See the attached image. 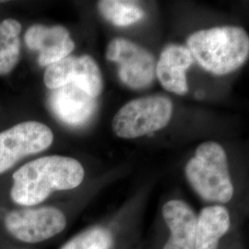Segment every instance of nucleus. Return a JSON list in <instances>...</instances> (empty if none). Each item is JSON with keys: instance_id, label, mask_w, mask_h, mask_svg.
<instances>
[{"instance_id": "nucleus-8", "label": "nucleus", "mask_w": 249, "mask_h": 249, "mask_svg": "<svg viewBox=\"0 0 249 249\" xmlns=\"http://www.w3.org/2000/svg\"><path fill=\"white\" fill-rule=\"evenodd\" d=\"M45 86L57 89L74 84L93 98L98 97L103 89V78L98 65L89 55H69L47 67L44 77Z\"/></svg>"}, {"instance_id": "nucleus-12", "label": "nucleus", "mask_w": 249, "mask_h": 249, "mask_svg": "<svg viewBox=\"0 0 249 249\" xmlns=\"http://www.w3.org/2000/svg\"><path fill=\"white\" fill-rule=\"evenodd\" d=\"M193 63L194 58L186 46H166L160 53L155 69L161 86L176 94H186L188 91L186 71Z\"/></svg>"}, {"instance_id": "nucleus-10", "label": "nucleus", "mask_w": 249, "mask_h": 249, "mask_svg": "<svg viewBox=\"0 0 249 249\" xmlns=\"http://www.w3.org/2000/svg\"><path fill=\"white\" fill-rule=\"evenodd\" d=\"M48 104L54 116L72 126L87 123L97 107L95 98L74 84L52 89Z\"/></svg>"}, {"instance_id": "nucleus-4", "label": "nucleus", "mask_w": 249, "mask_h": 249, "mask_svg": "<svg viewBox=\"0 0 249 249\" xmlns=\"http://www.w3.org/2000/svg\"><path fill=\"white\" fill-rule=\"evenodd\" d=\"M173 114L169 98L152 95L136 99L119 109L113 119V130L122 139H135L166 126Z\"/></svg>"}, {"instance_id": "nucleus-5", "label": "nucleus", "mask_w": 249, "mask_h": 249, "mask_svg": "<svg viewBox=\"0 0 249 249\" xmlns=\"http://www.w3.org/2000/svg\"><path fill=\"white\" fill-rule=\"evenodd\" d=\"M4 227L19 242L37 244L61 233L67 227V218L61 210L52 206L24 207L7 214Z\"/></svg>"}, {"instance_id": "nucleus-6", "label": "nucleus", "mask_w": 249, "mask_h": 249, "mask_svg": "<svg viewBox=\"0 0 249 249\" xmlns=\"http://www.w3.org/2000/svg\"><path fill=\"white\" fill-rule=\"evenodd\" d=\"M52 130L37 121H26L0 132V175L27 156L48 149L53 143Z\"/></svg>"}, {"instance_id": "nucleus-9", "label": "nucleus", "mask_w": 249, "mask_h": 249, "mask_svg": "<svg viewBox=\"0 0 249 249\" xmlns=\"http://www.w3.org/2000/svg\"><path fill=\"white\" fill-rule=\"evenodd\" d=\"M24 41L30 49L39 51L38 63L41 67H48L62 60L75 48L70 32L59 25H33L27 30Z\"/></svg>"}, {"instance_id": "nucleus-3", "label": "nucleus", "mask_w": 249, "mask_h": 249, "mask_svg": "<svg viewBox=\"0 0 249 249\" xmlns=\"http://www.w3.org/2000/svg\"><path fill=\"white\" fill-rule=\"evenodd\" d=\"M187 181L204 200L227 203L233 196V185L225 151L219 143L204 142L185 167Z\"/></svg>"}, {"instance_id": "nucleus-14", "label": "nucleus", "mask_w": 249, "mask_h": 249, "mask_svg": "<svg viewBox=\"0 0 249 249\" xmlns=\"http://www.w3.org/2000/svg\"><path fill=\"white\" fill-rule=\"evenodd\" d=\"M21 28L15 18H6L0 23V75L9 74L18 64Z\"/></svg>"}, {"instance_id": "nucleus-2", "label": "nucleus", "mask_w": 249, "mask_h": 249, "mask_svg": "<svg viewBox=\"0 0 249 249\" xmlns=\"http://www.w3.org/2000/svg\"><path fill=\"white\" fill-rule=\"evenodd\" d=\"M187 48L207 71L226 75L248 60L249 38L240 27H215L189 36Z\"/></svg>"}, {"instance_id": "nucleus-13", "label": "nucleus", "mask_w": 249, "mask_h": 249, "mask_svg": "<svg viewBox=\"0 0 249 249\" xmlns=\"http://www.w3.org/2000/svg\"><path fill=\"white\" fill-rule=\"evenodd\" d=\"M231 218L222 205L205 207L196 216L195 249H218L220 240L229 231Z\"/></svg>"}, {"instance_id": "nucleus-1", "label": "nucleus", "mask_w": 249, "mask_h": 249, "mask_svg": "<svg viewBox=\"0 0 249 249\" xmlns=\"http://www.w3.org/2000/svg\"><path fill=\"white\" fill-rule=\"evenodd\" d=\"M85 177L80 161L74 158L51 155L31 160L12 176L10 197L22 207H35L55 191L79 187Z\"/></svg>"}, {"instance_id": "nucleus-11", "label": "nucleus", "mask_w": 249, "mask_h": 249, "mask_svg": "<svg viewBox=\"0 0 249 249\" xmlns=\"http://www.w3.org/2000/svg\"><path fill=\"white\" fill-rule=\"evenodd\" d=\"M162 217L170 237L162 249H195L196 215L189 205L172 199L162 207Z\"/></svg>"}, {"instance_id": "nucleus-7", "label": "nucleus", "mask_w": 249, "mask_h": 249, "mask_svg": "<svg viewBox=\"0 0 249 249\" xmlns=\"http://www.w3.org/2000/svg\"><path fill=\"white\" fill-rule=\"evenodd\" d=\"M106 55L109 61L118 66V76L127 87L143 89L154 80L155 58L142 46L123 38H116L109 43Z\"/></svg>"}, {"instance_id": "nucleus-16", "label": "nucleus", "mask_w": 249, "mask_h": 249, "mask_svg": "<svg viewBox=\"0 0 249 249\" xmlns=\"http://www.w3.org/2000/svg\"><path fill=\"white\" fill-rule=\"evenodd\" d=\"M113 233L107 227L93 226L73 236L60 249H112Z\"/></svg>"}, {"instance_id": "nucleus-15", "label": "nucleus", "mask_w": 249, "mask_h": 249, "mask_svg": "<svg viewBox=\"0 0 249 249\" xmlns=\"http://www.w3.org/2000/svg\"><path fill=\"white\" fill-rule=\"evenodd\" d=\"M97 7L100 13L116 26H129L144 17L143 9L132 1L103 0Z\"/></svg>"}]
</instances>
